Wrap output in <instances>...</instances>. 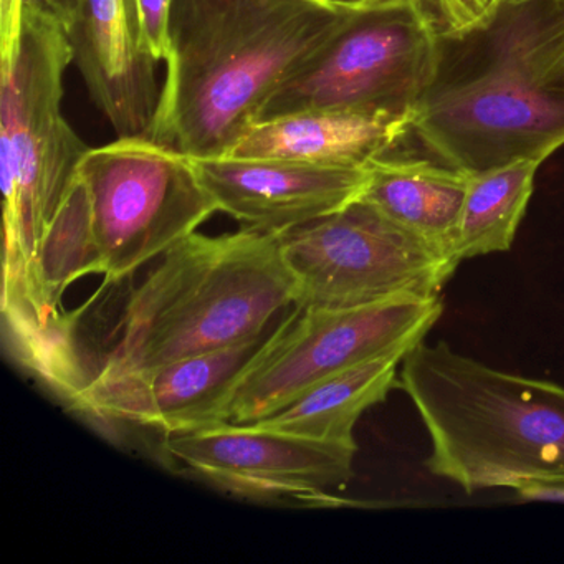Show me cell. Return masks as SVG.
<instances>
[{"label": "cell", "mask_w": 564, "mask_h": 564, "mask_svg": "<svg viewBox=\"0 0 564 564\" xmlns=\"http://www.w3.org/2000/svg\"><path fill=\"white\" fill-rule=\"evenodd\" d=\"M0 160L4 189L2 312L19 352L37 346L35 262L88 151L62 113L64 78L74 64L65 25L24 0L21 35L0 54Z\"/></svg>", "instance_id": "obj_4"}, {"label": "cell", "mask_w": 564, "mask_h": 564, "mask_svg": "<svg viewBox=\"0 0 564 564\" xmlns=\"http://www.w3.org/2000/svg\"><path fill=\"white\" fill-rule=\"evenodd\" d=\"M441 35L424 0H361L338 34L280 85L257 123L310 110L411 118L434 78Z\"/></svg>", "instance_id": "obj_6"}, {"label": "cell", "mask_w": 564, "mask_h": 564, "mask_svg": "<svg viewBox=\"0 0 564 564\" xmlns=\"http://www.w3.org/2000/svg\"><path fill=\"white\" fill-rule=\"evenodd\" d=\"M65 31L88 95L118 138L147 137L160 101V62L144 42L138 0H78Z\"/></svg>", "instance_id": "obj_13"}, {"label": "cell", "mask_w": 564, "mask_h": 564, "mask_svg": "<svg viewBox=\"0 0 564 564\" xmlns=\"http://www.w3.org/2000/svg\"><path fill=\"white\" fill-rule=\"evenodd\" d=\"M399 389L431 438L429 474L465 494L564 477V386L424 339L402 359Z\"/></svg>", "instance_id": "obj_5"}, {"label": "cell", "mask_w": 564, "mask_h": 564, "mask_svg": "<svg viewBox=\"0 0 564 564\" xmlns=\"http://www.w3.org/2000/svg\"><path fill=\"white\" fill-rule=\"evenodd\" d=\"M411 118L310 110L253 124L229 156L273 158L333 167H368L408 138Z\"/></svg>", "instance_id": "obj_14"}, {"label": "cell", "mask_w": 564, "mask_h": 564, "mask_svg": "<svg viewBox=\"0 0 564 564\" xmlns=\"http://www.w3.org/2000/svg\"><path fill=\"white\" fill-rule=\"evenodd\" d=\"M540 166L541 161L521 160L470 174L458 220V263L511 249Z\"/></svg>", "instance_id": "obj_17"}, {"label": "cell", "mask_w": 564, "mask_h": 564, "mask_svg": "<svg viewBox=\"0 0 564 564\" xmlns=\"http://www.w3.org/2000/svg\"><path fill=\"white\" fill-rule=\"evenodd\" d=\"M498 2H510V4H523V2H533V0H498ZM554 4L564 6V0H550Z\"/></svg>", "instance_id": "obj_23"}, {"label": "cell", "mask_w": 564, "mask_h": 564, "mask_svg": "<svg viewBox=\"0 0 564 564\" xmlns=\"http://www.w3.org/2000/svg\"><path fill=\"white\" fill-rule=\"evenodd\" d=\"M163 452L194 477L229 494L336 505L332 494L355 475L358 445L226 422L164 435Z\"/></svg>", "instance_id": "obj_10"}, {"label": "cell", "mask_w": 564, "mask_h": 564, "mask_svg": "<svg viewBox=\"0 0 564 564\" xmlns=\"http://www.w3.org/2000/svg\"><path fill=\"white\" fill-rule=\"evenodd\" d=\"M445 32H464L494 14L498 0H434Z\"/></svg>", "instance_id": "obj_19"}, {"label": "cell", "mask_w": 564, "mask_h": 564, "mask_svg": "<svg viewBox=\"0 0 564 564\" xmlns=\"http://www.w3.org/2000/svg\"><path fill=\"white\" fill-rule=\"evenodd\" d=\"M405 351L391 352L345 369L280 409L262 427L315 441L356 444L355 427L368 409L381 404L399 389L398 369Z\"/></svg>", "instance_id": "obj_16"}, {"label": "cell", "mask_w": 564, "mask_h": 564, "mask_svg": "<svg viewBox=\"0 0 564 564\" xmlns=\"http://www.w3.org/2000/svg\"><path fill=\"white\" fill-rule=\"evenodd\" d=\"M368 171L361 199L458 267V220L470 174L434 158L394 153L382 154Z\"/></svg>", "instance_id": "obj_15"}, {"label": "cell", "mask_w": 564, "mask_h": 564, "mask_svg": "<svg viewBox=\"0 0 564 564\" xmlns=\"http://www.w3.org/2000/svg\"><path fill=\"white\" fill-rule=\"evenodd\" d=\"M435 299H398L355 308H299L276 325L262 356L240 376L223 424H256L345 369L424 341L441 319Z\"/></svg>", "instance_id": "obj_9"}, {"label": "cell", "mask_w": 564, "mask_h": 564, "mask_svg": "<svg viewBox=\"0 0 564 564\" xmlns=\"http://www.w3.org/2000/svg\"><path fill=\"white\" fill-rule=\"evenodd\" d=\"M293 305V279L279 237L247 229L193 234L124 300L94 361L62 394L259 338Z\"/></svg>", "instance_id": "obj_3"}, {"label": "cell", "mask_w": 564, "mask_h": 564, "mask_svg": "<svg viewBox=\"0 0 564 564\" xmlns=\"http://www.w3.org/2000/svg\"><path fill=\"white\" fill-rule=\"evenodd\" d=\"M24 0H0V54L14 48L21 35Z\"/></svg>", "instance_id": "obj_20"}, {"label": "cell", "mask_w": 564, "mask_h": 564, "mask_svg": "<svg viewBox=\"0 0 564 564\" xmlns=\"http://www.w3.org/2000/svg\"><path fill=\"white\" fill-rule=\"evenodd\" d=\"M411 133L429 158L468 174L543 163L564 147V6L498 2L468 31L442 29Z\"/></svg>", "instance_id": "obj_1"}, {"label": "cell", "mask_w": 564, "mask_h": 564, "mask_svg": "<svg viewBox=\"0 0 564 564\" xmlns=\"http://www.w3.org/2000/svg\"><path fill=\"white\" fill-rule=\"evenodd\" d=\"M275 328L220 351L115 381L82 386L67 401L90 417L156 429L163 435L223 424L224 405L230 392L240 376L269 348Z\"/></svg>", "instance_id": "obj_11"}, {"label": "cell", "mask_w": 564, "mask_h": 564, "mask_svg": "<svg viewBox=\"0 0 564 564\" xmlns=\"http://www.w3.org/2000/svg\"><path fill=\"white\" fill-rule=\"evenodd\" d=\"M514 494L521 501L564 503V477L524 481L520 487L514 488Z\"/></svg>", "instance_id": "obj_21"}, {"label": "cell", "mask_w": 564, "mask_h": 564, "mask_svg": "<svg viewBox=\"0 0 564 564\" xmlns=\"http://www.w3.org/2000/svg\"><path fill=\"white\" fill-rule=\"evenodd\" d=\"M276 237L299 308L435 299L457 270L361 197Z\"/></svg>", "instance_id": "obj_8"}, {"label": "cell", "mask_w": 564, "mask_h": 564, "mask_svg": "<svg viewBox=\"0 0 564 564\" xmlns=\"http://www.w3.org/2000/svg\"><path fill=\"white\" fill-rule=\"evenodd\" d=\"M359 2L173 0L166 77L147 137L191 160L229 156Z\"/></svg>", "instance_id": "obj_2"}, {"label": "cell", "mask_w": 564, "mask_h": 564, "mask_svg": "<svg viewBox=\"0 0 564 564\" xmlns=\"http://www.w3.org/2000/svg\"><path fill=\"white\" fill-rule=\"evenodd\" d=\"M78 177L87 187L108 285L130 279L219 213L193 160L148 137L88 148Z\"/></svg>", "instance_id": "obj_7"}, {"label": "cell", "mask_w": 564, "mask_h": 564, "mask_svg": "<svg viewBox=\"0 0 564 564\" xmlns=\"http://www.w3.org/2000/svg\"><path fill=\"white\" fill-rule=\"evenodd\" d=\"M35 2L52 12L64 25L72 21L78 6V0H35Z\"/></svg>", "instance_id": "obj_22"}, {"label": "cell", "mask_w": 564, "mask_h": 564, "mask_svg": "<svg viewBox=\"0 0 564 564\" xmlns=\"http://www.w3.org/2000/svg\"><path fill=\"white\" fill-rule=\"evenodd\" d=\"M194 170L219 213L247 229L280 234L358 200L368 167H333L273 158H204Z\"/></svg>", "instance_id": "obj_12"}, {"label": "cell", "mask_w": 564, "mask_h": 564, "mask_svg": "<svg viewBox=\"0 0 564 564\" xmlns=\"http://www.w3.org/2000/svg\"><path fill=\"white\" fill-rule=\"evenodd\" d=\"M144 42L158 62H164L170 47V14L173 0H138Z\"/></svg>", "instance_id": "obj_18"}]
</instances>
